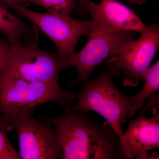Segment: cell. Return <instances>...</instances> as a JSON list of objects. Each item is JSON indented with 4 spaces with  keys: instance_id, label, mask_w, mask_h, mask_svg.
Returning <instances> with one entry per match:
<instances>
[{
    "instance_id": "obj_1",
    "label": "cell",
    "mask_w": 159,
    "mask_h": 159,
    "mask_svg": "<svg viewBox=\"0 0 159 159\" xmlns=\"http://www.w3.org/2000/svg\"><path fill=\"white\" fill-rule=\"evenodd\" d=\"M70 107L56 118L37 116L54 127L62 146V159H125L119 137L108 122L100 124L86 112L74 111Z\"/></svg>"
},
{
    "instance_id": "obj_2",
    "label": "cell",
    "mask_w": 159,
    "mask_h": 159,
    "mask_svg": "<svg viewBox=\"0 0 159 159\" xmlns=\"http://www.w3.org/2000/svg\"><path fill=\"white\" fill-rule=\"evenodd\" d=\"M108 66L101 69L99 76L84 84L82 90L75 94L78 101L70 109L74 111L97 112L110 124L119 137L124 133L122 123L135 114L129 99L120 93L113 81L119 75Z\"/></svg>"
},
{
    "instance_id": "obj_3",
    "label": "cell",
    "mask_w": 159,
    "mask_h": 159,
    "mask_svg": "<svg viewBox=\"0 0 159 159\" xmlns=\"http://www.w3.org/2000/svg\"><path fill=\"white\" fill-rule=\"evenodd\" d=\"M75 96L63 90L58 84L30 82L0 68V120L49 102L64 109L70 106Z\"/></svg>"
},
{
    "instance_id": "obj_4",
    "label": "cell",
    "mask_w": 159,
    "mask_h": 159,
    "mask_svg": "<svg viewBox=\"0 0 159 159\" xmlns=\"http://www.w3.org/2000/svg\"><path fill=\"white\" fill-rule=\"evenodd\" d=\"M35 108L26 110L0 121V128L15 129L19 142L21 159L63 158V152L53 126L38 122L33 116Z\"/></svg>"
},
{
    "instance_id": "obj_5",
    "label": "cell",
    "mask_w": 159,
    "mask_h": 159,
    "mask_svg": "<svg viewBox=\"0 0 159 159\" xmlns=\"http://www.w3.org/2000/svg\"><path fill=\"white\" fill-rule=\"evenodd\" d=\"M71 67L70 62L58 52L49 53L41 49L37 40L21 46L10 45L6 63L0 68L30 82L58 84L61 71Z\"/></svg>"
},
{
    "instance_id": "obj_6",
    "label": "cell",
    "mask_w": 159,
    "mask_h": 159,
    "mask_svg": "<svg viewBox=\"0 0 159 159\" xmlns=\"http://www.w3.org/2000/svg\"><path fill=\"white\" fill-rule=\"evenodd\" d=\"M11 9L37 26L53 42L61 55L70 61L76 53L78 41L82 36H89L92 20L75 19L70 15L41 13L17 5ZM72 66V65H71Z\"/></svg>"
},
{
    "instance_id": "obj_7",
    "label": "cell",
    "mask_w": 159,
    "mask_h": 159,
    "mask_svg": "<svg viewBox=\"0 0 159 159\" xmlns=\"http://www.w3.org/2000/svg\"><path fill=\"white\" fill-rule=\"evenodd\" d=\"M136 40L125 44L119 54L107 60L106 66L125 75L123 85L137 87L144 80L151 62L159 49V25L151 24L141 33Z\"/></svg>"
},
{
    "instance_id": "obj_8",
    "label": "cell",
    "mask_w": 159,
    "mask_h": 159,
    "mask_svg": "<svg viewBox=\"0 0 159 159\" xmlns=\"http://www.w3.org/2000/svg\"><path fill=\"white\" fill-rule=\"evenodd\" d=\"M92 27L89 39L83 48L75 53L71 60L72 66L76 67L77 77L71 82L75 86L84 84L94 69L107 58L119 54L125 44L133 40L136 32L125 31L111 33L104 31L92 19Z\"/></svg>"
},
{
    "instance_id": "obj_9",
    "label": "cell",
    "mask_w": 159,
    "mask_h": 159,
    "mask_svg": "<svg viewBox=\"0 0 159 159\" xmlns=\"http://www.w3.org/2000/svg\"><path fill=\"white\" fill-rule=\"evenodd\" d=\"M153 114L148 118L139 116L119 137L125 159H149L148 152L159 148V104L154 107Z\"/></svg>"
},
{
    "instance_id": "obj_10",
    "label": "cell",
    "mask_w": 159,
    "mask_h": 159,
    "mask_svg": "<svg viewBox=\"0 0 159 159\" xmlns=\"http://www.w3.org/2000/svg\"><path fill=\"white\" fill-rule=\"evenodd\" d=\"M90 15L104 31L111 33L125 31L142 33L147 26L131 9L116 0L89 3Z\"/></svg>"
},
{
    "instance_id": "obj_11",
    "label": "cell",
    "mask_w": 159,
    "mask_h": 159,
    "mask_svg": "<svg viewBox=\"0 0 159 159\" xmlns=\"http://www.w3.org/2000/svg\"><path fill=\"white\" fill-rule=\"evenodd\" d=\"M0 2V33L7 38L11 46H19L39 40V30L29 26L9 11Z\"/></svg>"
},
{
    "instance_id": "obj_12",
    "label": "cell",
    "mask_w": 159,
    "mask_h": 159,
    "mask_svg": "<svg viewBox=\"0 0 159 159\" xmlns=\"http://www.w3.org/2000/svg\"><path fill=\"white\" fill-rule=\"evenodd\" d=\"M144 80L145 84L141 90L138 94L129 97L135 111L141 108L145 100L159 90V59L148 69Z\"/></svg>"
},
{
    "instance_id": "obj_13",
    "label": "cell",
    "mask_w": 159,
    "mask_h": 159,
    "mask_svg": "<svg viewBox=\"0 0 159 159\" xmlns=\"http://www.w3.org/2000/svg\"><path fill=\"white\" fill-rule=\"evenodd\" d=\"M77 0H32L31 2L41 6L48 12L70 15Z\"/></svg>"
},
{
    "instance_id": "obj_14",
    "label": "cell",
    "mask_w": 159,
    "mask_h": 159,
    "mask_svg": "<svg viewBox=\"0 0 159 159\" xmlns=\"http://www.w3.org/2000/svg\"><path fill=\"white\" fill-rule=\"evenodd\" d=\"M19 154L11 145L7 131L0 128V159H20Z\"/></svg>"
},
{
    "instance_id": "obj_15",
    "label": "cell",
    "mask_w": 159,
    "mask_h": 159,
    "mask_svg": "<svg viewBox=\"0 0 159 159\" xmlns=\"http://www.w3.org/2000/svg\"><path fill=\"white\" fill-rule=\"evenodd\" d=\"M146 105L140 111L139 116H144L148 109L153 106L159 104V94H153L148 97Z\"/></svg>"
},
{
    "instance_id": "obj_16",
    "label": "cell",
    "mask_w": 159,
    "mask_h": 159,
    "mask_svg": "<svg viewBox=\"0 0 159 159\" xmlns=\"http://www.w3.org/2000/svg\"><path fill=\"white\" fill-rule=\"evenodd\" d=\"M91 0H77L78 9L77 13L83 17H87L90 14L89 3Z\"/></svg>"
},
{
    "instance_id": "obj_17",
    "label": "cell",
    "mask_w": 159,
    "mask_h": 159,
    "mask_svg": "<svg viewBox=\"0 0 159 159\" xmlns=\"http://www.w3.org/2000/svg\"><path fill=\"white\" fill-rule=\"evenodd\" d=\"M10 45L0 40V68L3 67L6 63Z\"/></svg>"
},
{
    "instance_id": "obj_18",
    "label": "cell",
    "mask_w": 159,
    "mask_h": 159,
    "mask_svg": "<svg viewBox=\"0 0 159 159\" xmlns=\"http://www.w3.org/2000/svg\"><path fill=\"white\" fill-rule=\"evenodd\" d=\"M0 2L7 8L11 9L13 6L17 5H21L25 7L26 4L32 3V0H0Z\"/></svg>"
},
{
    "instance_id": "obj_19",
    "label": "cell",
    "mask_w": 159,
    "mask_h": 159,
    "mask_svg": "<svg viewBox=\"0 0 159 159\" xmlns=\"http://www.w3.org/2000/svg\"><path fill=\"white\" fill-rule=\"evenodd\" d=\"M146 0H128L129 2L130 3H137L139 5H142L145 2Z\"/></svg>"
}]
</instances>
